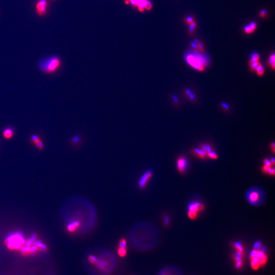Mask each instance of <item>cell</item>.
Returning a JSON list of instances; mask_svg holds the SVG:
<instances>
[{"mask_svg":"<svg viewBox=\"0 0 275 275\" xmlns=\"http://www.w3.org/2000/svg\"><path fill=\"white\" fill-rule=\"evenodd\" d=\"M31 142L36 146L39 150H42L44 148V145L42 141L37 135L33 134L31 136Z\"/></svg>","mask_w":275,"mask_h":275,"instance_id":"30bf717a","label":"cell"},{"mask_svg":"<svg viewBox=\"0 0 275 275\" xmlns=\"http://www.w3.org/2000/svg\"><path fill=\"white\" fill-rule=\"evenodd\" d=\"M255 71H256L257 74H258V76H262V75L264 73V68H263V67L261 65V64H260V65L256 69Z\"/></svg>","mask_w":275,"mask_h":275,"instance_id":"cb8c5ba5","label":"cell"},{"mask_svg":"<svg viewBox=\"0 0 275 275\" xmlns=\"http://www.w3.org/2000/svg\"><path fill=\"white\" fill-rule=\"evenodd\" d=\"M159 275H172L169 272V269H165L161 271Z\"/></svg>","mask_w":275,"mask_h":275,"instance_id":"f1b7e54d","label":"cell"},{"mask_svg":"<svg viewBox=\"0 0 275 275\" xmlns=\"http://www.w3.org/2000/svg\"><path fill=\"white\" fill-rule=\"evenodd\" d=\"M186 22L188 24H191L192 22H193V19L192 17H188L187 18H186Z\"/></svg>","mask_w":275,"mask_h":275,"instance_id":"e575fe53","label":"cell"},{"mask_svg":"<svg viewBox=\"0 0 275 275\" xmlns=\"http://www.w3.org/2000/svg\"><path fill=\"white\" fill-rule=\"evenodd\" d=\"M261 64L259 62H254V63H250V69L252 71L256 70V69Z\"/></svg>","mask_w":275,"mask_h":275,"instance_id":"603a6c76","label":"cell"},{"mask_svg":"<svg viewBox=\"0 0 275 275\" xmlns=\"http://www.w3.org/2000/svg\"><path fill=\"white\" fill-rule=\"evenodd\" d=\"M152 8V3H151L150 1L148 0L146 2V4L145 5V10L149 11Z\"/></svg>","mask_w":275,"mask_h":275,"instance_id":"484cf974","label":"cell"},{"mask_svg":"<svg viewBox=\"0 0 275 275\" xmlns=\"http://www.w3.org/2000/svg\"><path fill=\"white\" fill-rule=\"evenodd\" d=\"M267 15V11H265L264 10H263L262 11H260V16L261 17H265Z\"/></svg>","mask_w":275,"mask_h":275,"instance_id":"d590c367","label":"cell"},{"mask_svg":"<svg viewBox=\"0 0 275 275\" xmlns=\"http://www.w3.org/2000/svg\"><path fill=\"white\" fill-rule=\"evenodd\" d=\"M269 168H270V167H269L268 166H267L266 165H264V166L262 167V171L263 172H264L265 173H267Z\"/></svg>","mask_w":275,"mask_h":275,"instance_id":"836d02e7","label":"cell"},{"mask_svg":"<svg viewBox=\"0 0 275 275\" xmlns=\"http://www.w3.org/2000/svg\"><path fill=\"white\" fill-rule=\"evenodd\" d=\"M22 234L17 233L10 235L5 240L6 245L9 249H19L25 243Z\"/></svg>","mask_w":275,"mask_h":275,"instance_id":"5b68a950","label":"cell"},{"mask_svg":"<svg viewBox=\"0 0 275 275\" xmlns=\"http://www.w3.org/2000/svg\"><path fill=\"white\" fill-rule=\"evenodd\" d=\"M61 65L62 61L59 57L53 55L41 59L38 63V67L45 74H52L59 70Z\"/></svg>","mask_w":275,"mask_h":275,"instance_id":"7a4b0ae2","label":"cell"},{"mask_svg":"<svg viewBox=\"0 0 275 275\" xmlns=\"http://www.w3.org/2000/svg\"><path fill=\"white\" fill-rule=\"evenodd\" d=\"M48 2L47 0H39L35 5V10L39 16H44L48 11Z\"/></svg>","mask_w":275,"mask_h":275,"instance_id":"8992f818","label":"cell"},{"mask_svg":"<svg viewBox=\"0 0 275 275\" xmlns=\"http://www.w3.org/2000/svg\"><path fill=\"white\" fill-rule=\"evenodd\" d=\"M14 130L12 127L6 128L3 131V137L6 139H10L13 136Z\"/></svg>","mask_w":275,"mask_h":275,"instance_id":"7c38bea8","label":"cell"},{"mask_svg":"<svg viewBox=\"0 0 275 275\" xmlns=\"http://www.w3.org/2000/svg\"><path fill=\"white\" fill-rule=\"evenodd\" d=\"M261 246H262V245H261V242H259V241H257V242H255L254 245V249L255 250H260Z\"/></svg>","mask_w":275,"mask_h":275,"instance_id":"83f0119b","label":"cell"},{"mask_svg":"<svg viewBox=\"0 0 275 275\" xmlns=\"http://www.w3.org/2000/svg\"><path fill=\"white\" fill-rule=\"evenodd\" d=\"M255 256L258 259L260 267H262L266 264L268 257L264 252L261 251V250H256V254Z\"/></svg>","mask_w":275,"mask_h":275,"instance_id":"8fae6325","label":"cell"},{"mask_svg":"<svg viewBox=\"0 0 275 275\" xmlns=\"http://www.w3.org/2000/svg\"><path fill=\"white\" fill-rule=\"evenodd\" d=\"M185 59L188 64L201 72L204 70V68L208 64V61L206 57L197 52H188L186 54Z\"/></svg>","mask_w":275,"mask_h":275,"instance_id":"3957f363","label":"cell"},{"mask_svg":"<svg viewBox=\"0 0 275 275\" xmlns=\"http://www.w3.org/2000/svg\"><path fill=\"white\" fill-rule=\"evenodd\" d=\"M222 107H223V108H224L225 109H226V110H228V106L226 103H222Z\"/></svg>","mask_w":275,"mask_h":275,"instance_id":"8d00e7d4","label":"cell"},{"mask_svg":"<svg viewBox=\"0 0 275 275\" xmlns=\"http://www.w3.org/2000/svg\"><path fill=\"white\" fill-rule=\"evenodd\" d=\"M128 253L127 248H119L117 250V254L120 257H124L127 255Z\"/></svg>","mask_w":275,"mask_h":275,"instance_id":"e0dca14e","label":"cell"},{"mask_svg":"<svg viewBox=\"0 0 275 275\" xmlns=\"http://www.w3.org/2000/svg\"><path fill=\"white\" fill-rule=\"evenodd\" d=\"M259 59V55L257 52H254L251 55L250 63L258 62Z\"/></svg>","mask_w":275,"mask_h":275,"instance_id":"ac0fdd59","label":"cell"},{"mask_svg":"<svg viewBox=\"0 0 275 275\" xmlns=\"http://www.w3.org/2000/svg\"><path fill=\"white\" fill-rule=\"evenodd\" d=\"M250 259L251 265L252 268L255 270L258 269L260 267V264H259L258 259L257 258V257H255V256L250 258Z\"/></svg>","mask_w":275,"mask_h":275,"instance_id":"9a60e30c","label":"cell"},{"mask_svg":"<svg viewBox=\"0 0 275 275\" xmlns=\"http://www.w3.org/2000/svg\"><path fill=\"white\" fill-rule=\"evenodd\" d=\"M188 165V162L186 158L183 157H180L176 161V166L178 171L180 173H183L187 169Z\"/></svg>","mask_w":275,"mask_h":275,"instance_id":"ba28073f","label":"cell"},{"mask_svg":"<svg viewBox=\"0 0 275 275\" xmlns=\"http://www.w3.org/2000/svg\"><path fill=\"white\" fill-rule=\"evenodd\" d=\"M234 246L235 247V249H237V251L243 253V247L241 243H239V242H235L234 244Z\"/></svg>","mask_w":275,"mask_h":275,"instance_id":"44dd1931","label":"cell"},{"mask_svg":"<svg viewBox=\"0 0 275 275\" xmlns=\"http://www.w3.org/2000/svg\"><path fill=\"white\" fill-rule=\"evenodd\" d=\"M271 164H272V165H274L275 164V158H271Z\"/></svg>","mask_w":275,"mask_h":275,"instance_id":"f35d334b","label":"cell"},{"mask_svg":"<svg viewBox=\"0 0 275 275\" xmlns=\"http://www.w3.org/2000/svg\"><path fill=\"white\" fill-rule=\"evenodd\" d=\"M268 64L271 65L272 69H275V54H273L270 56L268 59Z\"/></svg>","mask_w":275,"mask_h":275,"instance_id":"ffe728a7","label":"cell"},{"mask_svg":"<svg viewBox=\"0 0 275 275\" xmlns=\"http://www.w3.org/2000/svg\"><path fill=\"white\" fill-rule=\"evenodd\" d=\"M263 163H264V165H266L267 166L269 167H272V164H271V161L270 160H268V158H265L263 160Z\"/></svg>","mask_w":275,"mask_h":275,"instance_id":"4dcf8cb0","label":"cell"},{"mask_svg":"<svg viewBox=\"0 0 275 275\" xmlns=\"http://www.w3.org/2000/svg\"><path fill=\"white\" fill-rule=\"evenodd\" d=\"M193 151L195 154L200 158H205L207 156V153L203 151L201 149L195 148L193 149Z\"/></svg>","mask_w":275,"mask_h":275,"instance_id":"2e32d148","label":"cell"},{"mask_svg":"<svg viewBox=\"0 0 275 275\" xmlns=\"http://www.w3.org/2000/svg\"><path fill=\"white\" fill-rule=\"evenodd\" d=\"M246 198L251 205L258 206L264 201V192L258 187L251 188L247 192Z\"/></svg>","mask_w":275,"mask_h":275,"instance_id":"277c9868","label":"cell"},{"mask_svg":"<svg viewBox=\"0 0 275 275\" xmlns=\"http://www.w3.org/2000/svg\"><path fill=\"white\" fill-rule=\"evenodd\" d=\"M207 156L209 157V158L213 159V160H216L218 158L217 154H216L215 152L213 151H211V152L208 153Z\"/></svg>","mask_w":275,"mask_h":275,"instance_id":"d4e9b609","label":"cell"},{"mask_svg":"<svg viewBox=\"0 0 275 275\" xmlns=\"http://www.w3.org/2000/svg\"><path fill=\"white\" fill-rule=\"evenodd\" d=\"M163 221H164V224L167 225L169 224V223L170 222L169 217L167 215H165L164 216Z\"/></svg>","mask_w":275,"mask_h":275,"instance_id":"f546056e","label":"cell"},{"mask_svg":"<svg viewBox=\"0 0 275 275\" xmlns=\"http://www.w3.org/2000/svg\"><path fill=\"white\" fill-rule=\"evenodd\" d=\"M271 147L272 149V152H275V144L274 143H272L271 144Z\"/></svg>","mask_w":275,"mask_h":275,"instance_id":"74e56055","label":"cell"},{"mask_svg":"<svg viewBox=\"0 0 275 275\" xmlns=\"http://www.w3.org/2000/svg\"><path fill=\"white\" fill-rule=\"evenodd\" d=\"M95 262L92 265V268H95L96 272L101 275H109L115 268L116 261L114 256L109 252H102L96 256Z\"/></svg>","mask_w":275,"mask_h":275,"instance_id":"6da1fadb","label":"cell"},{"mask_svg":"<svg viewBox=\"0 0 275 275\" xmlns=\"http://www.w3.org/2000/svg\"><path fill=\"white\" fill-rule=\"evenodd\" d=\"M80 223L78 221L72 222V223H69L67 227L68 231L69 232H73L76 231L80 227Z\"/></svg>","mask_w":275,"mask_h":275,"instance_id":"4fadbf2b","label":"cell"},{"mask_svg":"<svg viewBox=\"0 0 275 275\" xmlns=\"http://www.w3.org/2000/svg\"><path fill=\"white\" fill-rule=\"evenodd\" d=\"M152 176V172L151 170H148L142 175L138 182V187L140 189L145 188L149 180Z\"/></svg>","mask_w":275,"mask_h":275,"instance_id":"52a82bcc","label":"cell"},{"mask_svg":"<svg viewBox=\"0 0 275 275\" xmlns=\"http://www.w3.org/2000/svg\"><path fill=\"white\" fill-rule=\"evenodd\" d=\"M188 211H193V212H197L203 211L204 209V206L203 204L198 202H193L190 203L188 204Z\"/></svg>","mask_w":275,"mask_h":275,"instance_id":"9c48e42d","label":"cell"},{"mask_svg":"<svg viewBox=\"0 0 275 275\" xmlns=\"http://www.w3.org/2000/svg\"><path fill=\"white\" fill-rule=\"evenodd\" d=\"M256 28V23L254 22H251L244 28V31L246 33H252L254 31Z\"/></svg>","mask_w":275,"mask_h":275,"instance_id":"5bb4252c","label":"cell"},{"mask_svg":"<svg viewBox=\"0 0 275 275\" xmlns=\"http://www.w3.org/2000/svg\"><path fill=\"white\" fill-rule=\"evenodd\" d=\"M190 32H192L194 31V29H195L196 26V23L193 22H192L191 24H190Z\"/></svg>","mask_w":275,"mask_h":275,"instance_id":"d6a6232c","label":"cell"},{"mask_svg":"<svg viewBox=\"0 0 275 275\" xmlns=\"http://www.w3.org/2000/svg\"><path fill=\"white\" fill-rule=\"evenodd\" d=\"M198 215V212H193V211H188V218L191 220H195L196 219Z\"/></svg>","mask_w":275,"mask_h":275,"instance_id":"d6986e66","label":"cell"},{"mask_svg":"<svg viewBox=\"0 0 275 275\" xmlns=\"http://www.w3.org/2000/svg\"><path fill=\"white\" fill-rule=\"evenodd\" d=\"M275 168L274 167H272H272L269 168L268 169V173H267L268 174L270 175H275Z\"/></svg>","mask_w":275,"mask_h":275,"instance_id":"1f68e13d","label":"cell"},{"mask_svg":"<svg viewBox=\"0 0 275 275\" xmlns=\"http://www.w3.org/2000/svg\"><path fill=\"white\" fill-rule=\"evenodd\" d=\"M127 246V242L126 239L124 238H121L119 242L118 247L126 248Z\"/></svg>","mask_w":275,"mask_h":275,"instance_id":"7402d4cb","label":"cell"},{"mask_svg":"<svg viewBox=\"0 0 275 275\" xmlns=\"http://www.w3.org/2000/svg\"><path fill=\"white\" fill-rule=\"evenodd\" d=\"M186 94L188 95V98H190V99L192 100V101H194L195 99V96L194 94L192 93L191 91L187 89L186 90Z\"/></svg>","mask_w":275,"mask_h":275,"instance_id":"4316f807","label":"cell"}]
</instances>
